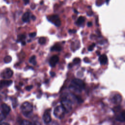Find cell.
I'll list each match as a JSON object with an SVG mask.
<instances>
[{
	"instance_id": "7c38bea8",
	"label": "cell",
	"mask_w": 125,
	"mask_h": 125,
	"mask_svg": "<svg viewBox=\"0 0 125 125\" xmlns=\"http://www.w3.org/2000/svg\"><path fill=\"white\" fill-rule=\"evenodd\" d=\"M12 83L11 80H2L0 82V88H3L5 86H8Z\"/></svg>"
},
{
	"instance_id": "d4e9b609",
	"label": "cell",
	"mask_w": 125,
	"mask_h": 125,
	"mask_svg": "<svg viewBox=\"0 0 125 125\" xmlns=\"http://www.w3.org/2000/svg\"><path fill=\"white\" fill-rule=\"evenodd\" d=\"M36 35V33L34 32H32V33H30L29 34V36L30 37H31V38H33V37H35Z\"/></svg>"
},
{
	"instance_id": "2e32d148",
	"label": "cell",
	"mask_w": 125,
	"mask_h": 125,
	"mask_svg": "<svg viewBox=\"0 0 125 125\" xmlns=\"http://www.w3.org/2000/svg\"><path fill=\"white\" fill-rule=\"evenodd\" d=\"M62 50L61 46L59 44H55L53 45L51 48V51H60Z\"/></svg>"
},
{
	"instance_id": "7402d4cb",
	"label": "cell",
	"mask_w": 125,
	"mask_h": 125,
	"mask_svg": "<svg viewBox=\"0 0 125 125\" xmlns=\"http://www.w3.org/2000/svg\"><path fill=\"white\" fill-rule=\"evenodd\" d=\"M81 61V60L79 59V58H75L73 60V62L74 64H77L78 63H80Z\"/></svg>"
},
{
	"instance_id": "9c48e42d",
	"label": "cell",
	"mask_w": 125,
	"mask_h": 125,
	"mask_svg": "<svg viewBox=\"0 0 125 125\" xmlns=\"http://www.w3.org/2000/svg\"><path fill=\"white\" fill-rule=\"evenodd\" d=\"M42 119H43V122L45 124H48L50 122V121L51 120V118L49 110H46L44 112L43 116H42Z\"/></svg>"
},
{
	"instance_id": "d6a6232c",
	"label": "cell",
	"mask_w": 125,
	"mask_h": 125,
	"mask_svg": "<svg viewBox=\"0 0 125 125\" xmlns=\"http://www.w3.org/2000/svg\"><path fill=\"white\" fill-rule=\"evenodd\" d=\"M21 44H22V45H25V42L24 41H23V42H21Z\"/></svg>"
},
{
	"instance_id": "836d02e7",
	"label": "cell",
	"mask_w": 125,
	"mask_h": 125,
	"mask_svg": "<svg viewBox=\"0 0 125 125\" xmlns=\"http://www.w3.org/2000/svg\"><path fill=\"white\" fill-rule=\"evenodd\" d=\"M32 19H33V20H35L36 19V17H35L34 16H32Z\"/></svg>"
},
{
	"instance_id": "3957f363",
	"label": "cell",
	"mask_w": 125,
	"mask_h": 125,
	"mask_svg": "<svg viewBox=\"0 0 125 125\" xmlns=\"http://www.w3.org/2000/svg\"><path fill=\"white\" fill-rule=\"evenodd\" d=\"M33 105L28 102H24L21 106V109L22 113L24 116H26L31 113L33 111Z\"/></svg>"
},
{
	"instance_id": "ffe728a7",
	"label": "cell",
	"mask_w": 125,
	"mask_h": 125,
	"mask_svg": "<svg viewBox=\"0 0 125 125\" xmlns=\"http://www.w3.org/2000/svg\"><path fill=\"white\" fill-rule=\"evenodd\" d=\"M31 125V123L29 121L26 120H24L22 121L21 124V125Z\"/></svg>"
},
{
	"instance_id": "e575fe53",
	"label": "cell",
	"mask_w": 125,
	"mask_h": 125,
	"mask_svg": "<svg viewBox=\"0 0 125 125\" xmlns=\"http://www.w3.org/2000/svg\"><path fill=\"white\" fill-rule=\"evenodd\" d=\"M74 11H75V13H77V14L78 13V11H77L76 9H74Z\"/></svg>"
},
{
	"instance_id": "30bf717a",
	"label": "cell",
	"mask_w": 125,
	"mask_h": 125,
	"mask_svg": "<svg viewBox=\"0 0 125 125\" xmlns=\"http://www.w3.org/2000/svg\"><path fill=\"white\" fill-rule=\"evenodd\" d=\"M59 60V57L57 55H54L52 57H51L50 60H49V64L50 66L53 67H54L57 63L58 62Z\"/></svg>"
},
{
	"instance_id": "52a82bcc",
	"label": "cell",
	"mask_w": 125,
	"mask_h": 125,
	"mask_svg": "<svg viewBox=\"0 0 125 125\" xmlns=\"http://www.w3.org/2000/svg\"><path fill=\"white\" fill-rule=\"evenodd\" d=\"M0 110L1 112V114L6 116L10 112V108L7 104H2L0 106Z\"/></svg>"
},
{
	"instance_id": "f1b7e54d",
	"label": "cell",
	"mask_w": 125,
	"mask_h": 125,
	"mask_svg": "<svg viewBox=\"0 0 125 125\" xmlns=\"http://www.w3.org/2000/svg\"><path fill=\"white\" fill-rule=\"evenodd\" d=\"M50 76L51 77H54V76H55L56 75V73L54 72H52V71L50 72Z\"/></svg>"
},
{
	"instance_id": "277c9868",
	"label": "cell",
	"mask_w": 125,
	"mask_h": 125,
	"mask_svg": "<svg viewBox=\"0 0 125 125\" xmlns=\"http://www.w3.org/2000/svg\"><path fill=\"white\" fill-rule=\"evenodd\" d=\"M65 112V109L62 105L56 106L54 110V116L59 119H62Z\"/></svg>"
},
{
	"instance_id": "4fadbf2b",
	"label": "cell",
	"mask_w": 125,
	"mask_h": 125,
	"mask_svg": "<svg viewBox=\"0 0 125 125\" xmlns=\"http://www.w3.org/2000/svg\"><path fill=\"white\" fill-rule=\"evenodd\" d=\"M30 13L28 12H26L22 16V20L25 22H27L29 21Z\"/></svg>"
},
{
	"instance_id": "44dd1931",
	"label": "cell",
	"mask_w": 125,
	"mask_h": 125,
	"mask_svg": "<svg viewBox=\"0 0 125 125\" xmlns=\"http://www.w3.org/2000/svg\"><path fill=\"white\" fill-rule=\"evenodd\" d=\"M25 39V36L24 35H20L18 36V40L19 41L23 42V40Z\"/></svg>"
},
{
	"instance_id": "4dcf8cb0",
	"label": "cell",
	"mask_w": 125,
	"mask_h": 125,
	"mask_svg": "<svg viewBox=\"0 0 125 125\" xmlns=\"http://www.w3.org/2000/svg\"><path fill=\"white\" fill-rule=\"evenodd\" d=\"M0 125H10L8 123H7L3 122V123H0Z\"/></svg>"
},
{
	"instance_id": "8fae6325",
	"label": "cell",
	"mask_w": 125,
	"mask_h": 125,
	"mask_svg": "<svg viewBox=\"0 0 125 125\" xmlns=\"http://www.w3.org/2000/svg\"><path fill=\"white\" fill-rule=\"evenodd\" d=\"M99 60L100 62V63L102 65H105L107 62V57L106 55L103 54L101 55L99 58Z\"/></svg>"
},
{
	"instance_id": "9a60e30c",
	"label": "cell",
	"mask_w": 125,
	"mask_h": 125,
	"mask_svg": "<svg viewBox=\"0 0 125 125\" xmlns=\"http://www.w3.org/2000/svg\"><path fill=\"white\" fill-rule=\"evenodd\" d=\"M84 21H85V18L83 16H80L78 18L76 21V23L77 25H81L84 22Z\"/></svg>"
},
{
	"instance_id": "1f68e13d",
	"label": "cell",
	"mask_w": 125,
	"mask_h": 125,
	"mask_svg": "<svg viewBox=\"0 0 125 125\" xmlns=\"http://www.w3.org/2000/svg\"><path fill=\"white\" fill-rule=\"evenodd\" d=\"M29 2V0H27V1H24V2H25V4H26L27 3H28V2Z\"/></svg>"
},
{
	"instance_id": "f546056e",
	"label": "cell",
	"mask_w": 125,
	"mask_h": 125,
	"mask_svg": "<svg viewBox=\"0 0 125 125\" xmlns=\"http://www.w3.org/2000/svg\"><path fill=\"white\" fill-rule=\"evenodd\" d=\"M92 25V23L91 21H88V22H87V26H88V27H90V26H91Z\"/></svg>"
},
{
	"instance_id": "5bb4252c",
	"label": "cell",
	"mask_w": 125,
	"mask_h": 125,
	"mask_svg": "<svg viewBox=\"0 0 125 125\" xmlns=\"http://www.w3.org/2000/svg\"><path fill=\"white\" fill-rule=\"evenodd\" d=\"M116 120L120 122L125 121V112L123 111L121 113L118 114L116 117Z\"/></svg>"
},
{
	"instance_id": "d6986e66",
	"label": "cell",
	"mask_w": 125,
	"mask_h": 125,
	"mask_svg": "<svg viewBox=\"0 0 125 125\" xmlns=\"http://www.w3.org/2000/svg\"><path fill=\"white\" fill-rule=\"evenodd\" d=\"M38 42L40 44H44L46 42V39L44 37H40Z\"/></svg>"
},
{
	"instance_id": "cb8c5ba5",
	"label": "cell",
	"mask_w": 125,
	"mask_h": 125,
	"mask_svg": "<svg viewBox=\"0 0 125 125\" xmlns=\"http://www.w3.org/2000/svg\"><path fill=\"white\" fill-rule=\"evenodd\" d=\"M31 125H42L41 123L38 121H35L32 123H31Z\"/></svg>"
},
{
	"instance_id": "4316f807",
	"label": "cell",
	"mask_w": 125,
	"mask_h": 125,
	"mask_svg": "<svg viewBox=\"0 0 125 125\" xmlns=\"http://www.w3.org/2000/svg\"><path fill=\"white\" fill-rule=\"evenodd\" d=\"M33 88V85H29V86H27L25 87V89L27 91H30L32 88Z\"/></svg>"
},
{
	"instance_id": "ac0fdd59",
	"label": "cell",
	"mask_w": 125,
	"mask_h": 125,
	"mask_svg": "<svg viewBox=\"0 0 125 125\" xmlns=\"http://www.w3.org/2000/svg\"><path fill=\"white\" fill-rule=\"evenodd\" d=\"M12 61V58L10 56H6L4 58V62L5 63H9Z\"/></svg>"
},
{
	"instance_id": "5b68a950",
	"label": "cell",
	"mask_w": 125,
	"mask_h": 125,
	"mask_svg": "<svg viewBox=\"0 0 125 125\" xmlns=\"http://www.w3.org/2000/svg\"><path fill=\"white\" fill-rule=\"evenodd\" d=\"M47 19L49 21H50L57 26H59L61 25V20H60L59 16L57 15H54L48 16L47 17Z\"/></svg>"
},
{
	"instance_id": "6da1fadb",
	"label": "cell",
	"mask_w": 125,
	"mask_h": 125,
	"mask_svg": "<svg viewBox=\"0 0 125 125\" xmlns=\"http://www.w3.org/2000/svg\"><path fill=\"white\" fill-rule=\"evenodd\" d=\"M85 84L83 81L79 79H74L70 83L69 88L76 93H80L84 89Z\"/></svg>"
},
{
	"instance_id": "e0dca14e",
	"label": "cell",
	"mask_w": 125,
	"mask_h": 125,
	"mask_svg": "<svg viewBox=\"0 0 125 125\" xmlns=\"http://www.w3.org/2000/svg\"><path fill=\"white\" fill-rule=\"evenodd\" d=\"M29 62L33 64V65L36 64V56L35 55H33L31 56L29 59Z\"/></svg>"
},
{
	"instance_id": "ba28073f",
	"label": "cell",
	"mask_w": 125,
	"mask_h": 125,
	"mask_svg": "<svg viewBox=\"0 0 125 125\" xmlns=\"http://www.w3.org/2000/svg\"><path fill=\"white\" fill-rule=\"evenodd\" d=\"M111 101L114 104H119L122 101V97L119 94H115L111 98Z\"/></svg>"
},
{
	"instance_id": "7a4b0ae2",
	"label": "cell",
	"mask_w": 125,
	"mask_h": 125,
	"mask_svg": "<svg viewBox=\"0 0 125 125\" xmlns=\"http://www.w3.org/2000/svg\"><path fill=\"white\" fill-rule=\"evenodd\" d=\"M61 104L66 112H68L72 109V102L69 96H65L62 98Z\"/></svg>"
},
{
	"instance_id": "484cf974",
	"label": "cell",
	"mask_w": 125,
	"mask_h": 125,
	"mask_svg": "<svg viewBox=\"0 0 125 125\" xmlns=\"http://www.w3.org/2000/svg\"><path fill=\"white\" fill-rule=\"evenodd\" d=\"M5 118V116L4 115H3V114H0V123Z\"/></svg>"
},
{
	"instance_id": "603a6c76",
	"label": "cell",
	"mask_w": 125,
	"mask_h": 125,
	"mask_svg": "<svg viewBox=\"0 0 125 125\" xmlns=\"http://www.w3.org/2000/svg\"><path fill=\"white\" fill-rule=\"evenodd\" d=\"M95 46V43H93L91 45H90L88 47V51H92L93 49V48H94Z\"/></svg>"
},
{
	"instance_id": "83f0119b",
	"label": "cell",
	"mask_w": 125,
	"mask_h": 125,
	"mask_svg": "<svg viewBox=\"0 0 125 125\" xmlns=\"http://www.w3.org/2000/svg\"><path fill=\"white\" fill-rule=\"evenodd\" d=\"M76 31H77V30L76 29H70V30H69V33H71V34L75 33L76 32Z\"/></svg>"
},
{
	"instance_id": "8992f818",
	"label": "cell",
	"mask_w": 125,
	"mask_h": 125,
	"mask_svg": "<svg viewBox=\"0 0 125 125\" xmlns=\"http://www.w3.org/2000/svg\"><path fill=\"white\" fill-rule=\"evenodd\" d=\"M13 74V71L9 68H6L1 73V77L3 78V79H9L10 78Z\"/></svg>"
}]
</instances>
